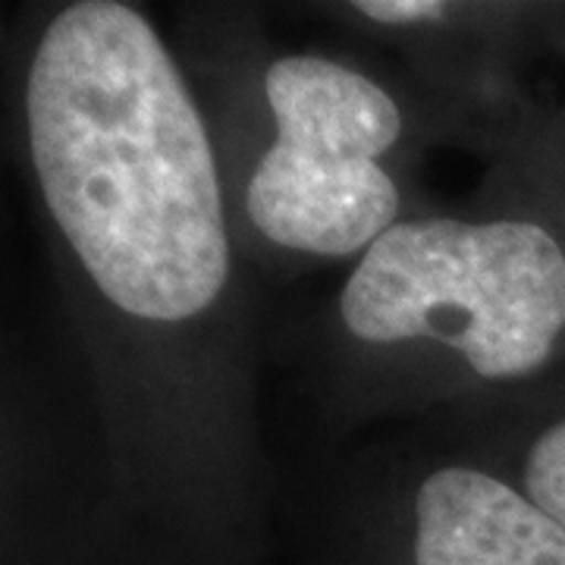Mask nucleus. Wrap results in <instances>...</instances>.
Listing matches in <instances>:
<instances>
[{
  "label": "nucleus",
  "instance_id": "obj_1",
  "mask_svg": "<svg viewBox=\"0 0 565 565\" xmlns=\"http://www.w3.org/2000/svg\"><path fill=\"white\" fill-rule=\"evenodd\" d=\"M25 126L41 199L117 311L182 323L221 299L230 233L211 136L136 7L82 0L47 22Z\"/></svg>",
  "mask_w": 565,
  "mask_h": 565
},
{
  "label": "nucleus",
  "instance_id": "obj_2",
  "mask_svg": "<svg viewBox=\"0 0 565 565\" xmlns=\"http://www.w3.org/2000/svg\"><path fill=\"white\" fill-rule=\"evenodd\" d=\"M340 321L367 345H446L484 381H519L563 337L565 252L519 217L399 221L349 274Z\"/></svg>",
  "mask_w": 565,
  "mask_h": 565
},
{
  "label": "nucleus",
  "instance_id": "obj_3",
  "mask_svg": "<svg viewBox=\"0 0 565 565\" xmlns=\"http://www.w3.org/2000/svg\"><path fill=\"white\" fill-rule=\"evenodd\" d=\"M264 98L277 136L245 189L248 221L305 255L367 252L399 223V189L381 163L403 136L399 104L362 70L318 54L270 63Z\"/></svg>",
  "mask_w": 565,
  "mask_h": 565
},
{
  "label": "nucleus",
  "instance_id": "obj_4",
  "mask_svg": "<svg viewBox=\"0 0 565 565\" xmlns=\"http://www.w3.org/2000/svg\"><path fill=\"white\" fill-rule=\"evenodd\" d=\"M415 565H565V527L503 478L444 465L415 493Z\"/></svg>",
  "mask_w": 565,
  "mask_h": 565
},
{
  "label": "nucleus",
  "instance_id": "obj_5",
  "mask_svg": "<svg viewBox=\"0 0 565 565\" xmlns=\"http://www.w3.org/2000/svg\"><path fill=\"white\" fill-rule=\"evenodd\" d=\"M522 490L534 505L565 527V422L546 427L531 444L525 459Z\"/></svg>",
  "mask_w": 565,
  "mask_h": 565
},
{
  "label": "nucleus",
  "instance_id": "obj_6",
  "mask_svg": "<svg viewBox=\"0 0 565 565\" xmlns=\"http://www.w3.org/2000/svg\"><path fill=\"white\" fill-rule=\"evenodd\" d=\"M355 10L364 20L384 22V25H418V22H437L446 17V3L437 0H362Z\"/></svg>",
  "mask_w": 565,
  "mask_h": 565
}]
</instances>
